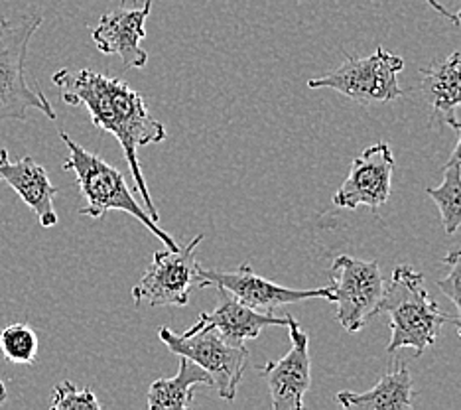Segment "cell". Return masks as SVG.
I'll use <instances>...</instances> for the list:
<instances>
[{"instance_id": "16", "label": "cell", "mask_w": 461, "mask_h": 410, "mask_svg": "<svg viewBox=\"0 0 461 410\" xmlns=\"http://www.w3.org/2000/svg\"><path fill=\"white\" fill-rule=\"evenodd\" d=\"M197 385L212 387V377L187 357H180V369L172 378H156L149 388L150 410H185L192 406L194 388Z\"/></svg>"}, {"instance_id": "22", "label": "cell", "mask_w": 461, "mask_h": 410, "mask_svg": "<svg viewBox=\"0 0 461 410\" xmlns=\"http://www.w3.org/2000/svg\"><path fill=\"white\" fill-rule=\"evenodd\" d=\"M444 123L449 126V129H454V131L459 132V141L456 144L452 156H449L447 164L461 166V103L456 105V107L449 109L447 113H444Z\"/></svg>"}, {"instance_id": "25", "label": "cell", "mask_w": 461, "mask_h": 410, "mask_svg": "<svg viewBox=\"0 0 461 410\" xmlns=\"http://www.w3.org/2000/svg\"><path fill=\"white\" fill-rule=\"evenodd\" d=\"M456 16H457V20H459V23H461V8H459V13H457Z\"/></svg>"}, {"instance_id": "3", "label": "cell", "mask_w": 461, "mask_h": 410, "mask_svg": "<svg viewBox=\"0 0 461 410\" xmlns=\"http://www.w3.org/2000/svg\"><path fill=\"white\" fill-rule=\"evenodd\" d=\"M381 312L389 314L391 320L389 353L411 347L414 355H422L436 343L444 323L452 322L429 296L422 272L411 265H398L393 270Z\"/></svg>"}, {"instance_id": "9", "label": "cell", "mask_w": 461, "mask_h": 410, "mask_svg": "<svg viewBox=\"0 0 461 410\" xmlns=\"http://www.w3.org/2000/svg\"><path fill=\"white\" fill-rule=\"evenodd\" d=\"M197 287L223 288L233 294L239 302H243L247 306L260 312H272L275 308L286 306V304H298V302L313 300V298L331 302L330 287L310 288V290L280 287V284L257 275L255 269L250 267V262H245V265L239 267V270H233V272L199 267Z\"/></svg>"}, {"instance_id": "5", "label": "cell", "mask_w": 461, "mask_h": 410, "mask_svg": "<svg viewBox=\"0 0 461 410\" xmlns=\"http://www.w3.org/2000/svg\"><path fill=\"white\" fill-rule=\"evenodd\" d=\"M330 290L339 325L345 332L357 333L381 314L386 282L379 262L339 255L331 265Z\"/></svg>"}, {"instance_id": "20", "label": "cell", "mask_w": 461, "mask_h": 410, "mask_svg": "<svg viewBox=\"0 0 461 410\" xmlns=\"http://www.w3.org/2000/svg\"><path fill=\"white\" fill-rule=\"evenodd\" d=\"M54 410H101L95 393L91 388H77L71 381L59 383L51 395Z\"/></svg>"}, {"instance_id": "18", "label": "cell", "mask_w": 461, "mask_h": 410, "mask_svg": "<svg viewBox=\"0 0 461 410\" xmlns=\"http://www.w3.org/2000/svg\"><path fill=\"white\" fill-rule=\"evenodd\" d=\"M426 194L438 205L446 233L454 235L461 227V166L446 164L444 182L436 187H428Z\"/></svg>"}, {"instance_id": "24", "label": "cell", "mask_w": 461, "mask_h": 410, "mask_svg": "<svg viewBox=\"0 0 461 410\" xmlns=\"http://www.w3.org/2000/svg\"><path fill=\"white\" fill-rule=\"evenodd\" d=\"M5 401H6V388H5V383H0V405Z\"/></svg>"}, {"instance_id": "10", "label": "cell", "mask_w": 461, "mask_h": 410, "mask_svg": "<svg viewBox=\"0 0 461 410\" xmlns=\"http://www.w3.org/2000/svg\"><path fill=\"white\" fill-rule=\"evenodd\" d=\"M394 154L386 142H376L353 158L349 174L333 196V204L343 209L361 205L379 209L389 202L393 189Z\"/></svg>"}, {"instance_id": "7", "label": "cell", "mask_w": 461, "mask_h": 410, "mask_svg": "<svg viewBox=\"0 0 461 410\" xmlns=\"http://www.w3.org/2000/svg\"><path fill=\"white\" fill-rule=\"evenodd\" d=\"M158 338L177 357L197 363L212 377V387L225 401H235L240 378L245 375L249 350L245 345L225 342L215 330L177 335L170 328H158Z\"/></svg>"}, {"instance_id": "2", "label": "cell", "mask_w": 461, "mask_h": 410, "mask_svg": "<svg viewBox=\"0 0 461 410\" xmlns=\"http://www.w3.org/2000/svg\"><path fill=\"white\" fill-rule=\"evenodd\" d=\"M59 139L66 142L69 150L64 170L76 174L81 196L87 202L86 207L79 209V215L99 221L109 212H113V209L114 212H124L134 219H139L150 233H154L156 239L162 241L166 249H180L177 241L170 233H166L164 229H160L158 223L150 217V214L146 212V207L136 202L122 172H119L109 162H104L101 156L83 149L66 131H59Z\"/></svg>"}, {"instance_id": "15", "label": "cell", "mask_w": 461, "mask_h": 410, "mask_svg": "<svg viewBox=\"0 0 461 410\" xmlns=\"http://www.w3.org/2000/svg\"><path fill=\"white\" fill-rule=\"evenodd\" d=\"M338 403L343 408H359V410H411L414 406V387L412 375L408 367L398 361L394 369L383 375L371 391L353 393L339 391L335 395Z\"/></svg>"}, {"instance_id": "13", "label": "cell", "mask_w": 461, "mask_h": 410, "mask_svg": "<svg viewBox=\"0 0 461 410\" xmlns=\"http://www.w3.org/2000/svg\"><path fill=\"white\" fill-rule=\"evenodd\" d=\"M219 290V302L213 312H202L199 320L185 333L215 330L229 343L245 345L247 340H257L260 332L268 325H288L290 315H272V312H260L239 302L233 294Z\"/></svg>"}, {"instance_id": "11", "label": "cell", "mask_w": 461, "mask_h": 410, "mask_svg": "<svg viewBox=\"0 0 461 410\" xmlns=\"http://www.w3.org/2000/svg\"><path fill=\"white\" fill-rule=\"evenodd\" d=\"M290 351L278 361H268L263 367L267 378L272 408L275 410H302L303 396L312 385V360L310 340L296 318H288Z\"/></svg>"}, {"instance_id": "17", "label": "cell", "mask_w": 461, "mask_h": 410, "mask_svg": "<svg viewBox=\"0 0 461 410\" xmlns=\"http://www.w3.org/2000/svg\"><path fill=\"white\" fill-rule=\"evenodd\" d=\"M422 73V95L434 113L444 114L461 103V51L434 61Z\"/></svg>"}, {"instance_id": "19", "label": "cell", "mask_w": 461, "mask_h": 410, "mask_svg": "<svg viewBox=\"0 0 461 410\" xmlns=\"http://www.w3.org/2000/svg\"><path fill=\"white\" fill-rule=\"evenodd\" d=\"M40 342L28 323H10L0 332V351L14 365H32L38 360Z\"/></svg>"}, {"instance_id": "8", "label": "cell", "mask_w": 461, "mask_h": 410, "mask_svg": "<svg viewBox=\"0 0 461 410\" xmlns=\"http://www.w3.org/2000/svg\"><path fill=\"white\" fill-rule=\"evenodd\" d=\"M203 235H195L185 247L154 252L152 265L146 269L139 284L132 288L136 306H185L190 292L197 284L199 262L195 257Z\"/></svg>"}, {"instance_id": "4", "label": "cell", "mask_w": 461, "mask_h": 410, "mask_svg": "<svg viewBox=\"0 0 461 410\" xmlns=\"http://www.w3.org/2000/svg\"><path fill=\"white\" fill-rule=\"evenodd\" d=\"M44 23L40 14L8 20L0 16V121H28L30 111H40L50 121L58 114L44 91L32 87L26 73L30 40Z\"/></svg>"}, {"instance_id": "14", "label": "cell", "mask_w": 461, "mask_h": 410, "mask_svg": "<svg viewBox=\"0 0 461 410\" xmlns=\"http://www.w3.org/2000/svg\"><path fill=\"white\" fill-rule=\"evenodd\" d=\"M0 182L8 184L23 197V202L38 215L41 227H54L58 214L54 209V197L58 187L50 182L44 166H40L32 156H24L13 162L8 150L0 146Z\"/></svg>"}, {"instance_id": "12", "label": "cell", "mask_w": 461, "mask_h": 410, "mask_svg": "<svg viewBox=\"0 0 461 410\" xmlns=\"http://www.w3.org/2000/svg\"><path fill=\"white\" fill-rule=\"evenodd\" d=\"M152 0L142 8H119L103 14L97 28L91 32L101 54L119 56L124 68L142 69L149 63V51L142 48L146 38V18L150 16Z\"/></svg>"}, {"instance_id": "6", "label": "cell", "mask_w": 461, "mask_h": 410, "mask_svg": "<svg viewBox=\"0 0 461 410\" xmlns=\"http://www.w3.org/2000/svg\"><path fill=\"white\" fill-rule=\"evenodd\" d=\"M404 69V59L379 48L373 56L348 58L338 69L310 79V89H335L357 103H389L402 97L398 73Z\"/></svg>"}, {"instance_id": "1", "label": "cell", "mask_w": 461, "mask_h": 410, "mask_svg": "<svg viewBox=\"0 0 461 410\" xmlns=\"http://www.w3.org/2000/svg\"><path fill=\"white\" fill-rule=\"evenodd\" d=\"M51 81L59 89L61 99L71 107L83 105L89 111L93 124L111 132L119 141L136 192L140 194L146 212L158 223L160 214L152 202L149 184L144 180L139 149L164 142L167 132L166 126L152 117L142 95L117 77L103 76V73L91 69H59L54 73Z\"/></svg>"}, {"instance_id": "23", "label": "cell", "mask_w": 461, "mask_h": 410, "mask_svg": "<svg viewBox=\"0 0 461 410\" xmlns=\"http://www.w3.org/2000/svg\"><path fill=\"white\" fill-rule=\"evenodd\" d=\"M426 3L429 5V6H432L434 10H436V13L439 14V16H444L446 20H449V23H452V24H459V20H457V16L454 14V13H449V10L444 6V5H439L438 3V0H426Z\"/></svg>"}, {"instance_id": "21", "label": "cell", "mask_w": 461, "mask_h": 410, "mask_svg": "<svg viewBox=\"0 0 461 410\" xmlns=\"http://www.w3.org/2000/svg\"><path fill=\"white\" fill-rule=\"evenodd\" d=\"M442 262L449 267V275L446 278L438 280V288L442 290L444 296H447L456 304L457 315L452 322L456 323V330L461 338V249L447 252V255L442 259Z\"/></svg>"}]
</instances>
